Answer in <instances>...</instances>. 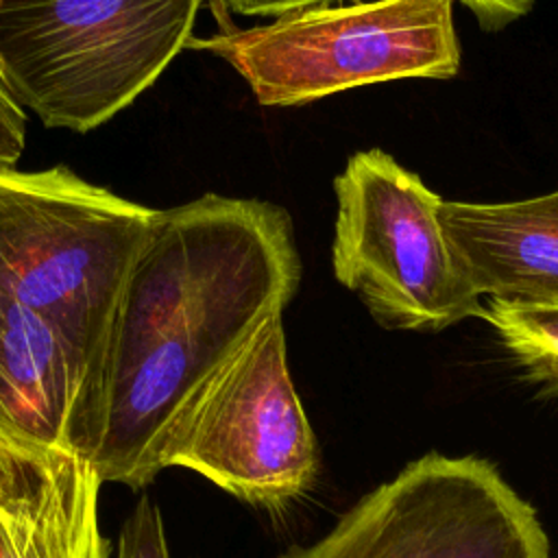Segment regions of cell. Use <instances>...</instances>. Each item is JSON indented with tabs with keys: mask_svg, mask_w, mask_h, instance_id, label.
<instances>
[{
	"mask_svg": "<svg viewBox=\"0 0 558 558\" xmlns=\"http://www.w3.org/2000/svg\"><path fill=\"white\" fill-rule=\"evenodd\" d=\"M168 466L257 508L310 490L318 447L290 375L283 314L264 320L183 405L157 451V469Z\"/></svg>",
	"mask_w": 558,
	"mask_h": 558,
	"instance_id": "8992f818",
	"label": "cell"
},
{
	"mask_svg": "<svg viewBox=\"0 0 558 558\" xmlns=\"http://www.w3.org/2000/svg\"><path fill=\"white\" fill-rule=\"evenodd\" d=\"M102 484L85 451L0 432V558H109Z\"/></svg>",
	"mask_w": 558,
	"mask_h": 558,
	"instance_id": "9c48e42d",
	"label": "cell"
},
{
	"mask_svg": "<svg viewBox=\"0 0 558 558\" xmlns=\"http://www.w3.org/2000/svg\"><path fill=\"white\" fill-rule=\"evenodd\" d=\"M438 218L477 296L558 301V190L506 203L442 201Z\"/></svg>",
	"mask_w": 558,
	"mask_h": 558,
	"instance_id": "30bf717a",
	"label": "cell"
},
{
	"mask_svg": "<svg viewBox=\"0 0 558 558\" xmlns=\"http://www.w3.org/2000/svg\"><path fill=\"white\" fill-rule=\"evenodd\" d=\"M153 216L65 166L0 170V292L41 314L89 357L100 418L113 323Z\"/></svg>",
	"mask_w": 558,
	"mask_h": 558,
	"instance_id": "7a4b0ae2",
	"label": "cell"
},
{
	"mask_svg": "<svg viewBox=\"0 0 558 558\" xmlns=\"http://www.w3.org/2000/svg\"><path fill=\"white\" fill-rule=\"evenodd\" d=\"M477 316L493 327L501 347L530 381L558 395V301L486 299Z\"/></svg>",
	"mask_w": 558,
	"mask_h": 558,
	"instance_id": "8fae6325",
	"label": "cell"
},
{
	"mask_svg": "<svg viewBox=\"0 0 558 558\" xmlns=\"http://www.w3.org/2000/svg\"><path fill=\"white\" fill-rule=\"evenodd\" d=\"M301 283L290 214L203 194L155 209L131 268L102 375L92 460L102 482L150 484L159 445L198 388Z\"/></svg>",
	"mask_w": 558,
	"mask_h": 558,
	"instance_id": "6da1fadb",
	"label": "cell"
},
{
	"mask_svg": "<svg viewBox=\"0 0 558 558\" xmlns=\"http://www.w3.org/2000/svg\"><path fill=\"white\" fill-rule=\"evenodd\" d=\"M222 9L242 17H277L290 11L333 4L340 0H216Z\"/></svg>",
	"mask_w": 558,
	"mask_h": 558,
	"instance_id": "9a60e30c",
	"label": "cell"
},
{
	"mask_svg": "<svg viewBox=\"0 0 558 558\" xmlns=\"http://www.w3.org/2000/svg\"><path fill=\"white\" fill-rule=\"evenodd\" d=\"M486 31H499L523 17L534 0H460Z\"/></svg>",
	"mask_w": 558,
	"mask_h": 558,
	"instance_id": "5bb4252c",
	"label": "cell"
},
{
	"mask_svg": "<svg viewBox=\"0 0 558 558\" xmlns=\"http://www.w3.org/2000/svg\"><path fill=\"white\" fill-rule=\"evenodd\" d=\"M113 558H170L166 523L150 495H142L124 519Z\"/></svg>",
	"mask_w": 558,
	"mask_h": 558,
	"instance_id": "7c38bea8",
	"label": "cell"
},
{
	"mask_svg": "<svg viewBox=\"0 0 558 558\" xmlns=\"http://www.w3.org/2000/svg\"><path fill=\"white\" fill-rule=\"evenodd\" d=\"M0 2H2V0H0Z\"/></svg>",
	"mask_w": 558,
	"mask_h": 558,
	"instance_id": "2e32d148",
	"label": "cell"
},
{
	"mask_svg": "<svg viewBox=\"0 0 558 558\" xmlns=\"http://www.w3.org/2000/svg\"><path fill=\"white\" fill-rule=\"evenodd\" d=\"M26 146V111L0 72V170L13 168Z\"/></svg>",
	"mask_w": 558,
	"mask_h": 558,
	"instance_id": "4fadbf2b",
	"label": "cell"
},
{
	"mask_svg": "<svg viewBox=\"0 0 558 558\" xmlns=\"http://www.w3.org/2000/svg\"><path fill=\"white\" fill-rule=\"evenodd\" d=\"M331 268L377 325L440 331L477 316L482 296L445 238L442 198L381 148L353 153L333 179Z\"/></svg>",
	"mask_w": 558,
	"mask_h": 558,
	"instance_id": "5b68a950",
	"label": "cell"
},
{
	"mask_svg": "<svg viewBox=\"0 0 558 558\" xmlns=\"http://www.w3.org/2000/svg\"><path fill=\"white\" fill-rule=\"evenodd\" d=\"M98 427L89 357L41 314L0 292V432L92 456Z\"/></svg>",
	"mask_w": 558,
	"mask_h": 558,
	"instance_id": "ba28073f",
	"label": "cell"
},
{
	"mask_svg": "<svg viewBox=\"0 0 558 558\" xmlns=\"http://www.w3.org/2000/svg\"><path fill=\"white\" fill-rule=\"evenodd\" d=\"M277 558H549L534 508L486 460L427 453Z\"/></svg>",
	"mask_w": 558,
	"mask_h": 558,
	"instance_id": "52a82bcc",
	"label": "cell"
},
{
	"mask_svg": "<svg viewBox=\"0 0 558 558\" xmlns=\"http://www.w3.org/2000/svg\"><path fill=\"white\" fill-rule=\"evenodd\" d=\"M205 0H2L0 72L48 129L87 133L190 46Z\"/></svg>",
	"mask_w": 558,
	"mask_h": 558,
	"instance_id": "3957f363",
	"label": "cell"
},
{
	"mask_svg": "<svg viewBox=\"0 0 558 558\" xmlns=\"http://www.w3.org/2000/svg\"><path fill=\"white\" fill-rule=\"evenodd\" d=\"M233 68L264 107H299L399 78H451L460 44L451 0L320 4L190 41Z\"/></svg>",
	"mask_w": 558,
	"mask_h": 558,
	"instance_id": "277c9868",
	"label": "cell"
}]
</instances>
